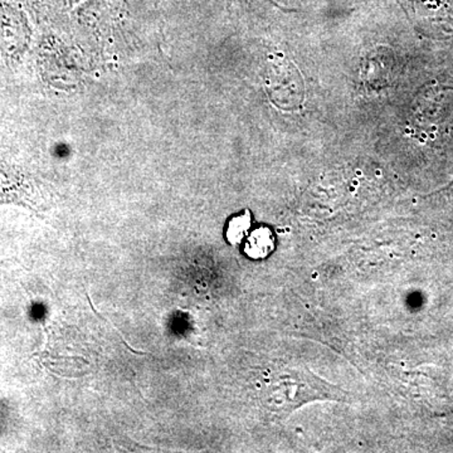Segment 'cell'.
Here are the masks:
<instances>
[{
	"label": "cell",
	"mask_w": 453,
	"mask_h": 453,
	"mask_svg": "<svg viewBox=\"0 0 453 453\" xmlns=\"http://www.w3.org/2000/svg\"><path fill=\"white\" fill-rule=\"evenodd\" d=\"M344 393L305 371L281 372L271 381L266 392L267 407L280 416H290L294 411L315 401L342 399Z\"/></svg>",
	"instance_id": "cell-1"
},
{
	"label": "cell",
	"mask_w": 453,
	"mask_h": 453,
	"mask_svg": "<svg viewBox=\"0 0 453 453\" xmlns=\"http://www.w3.org/2000/svg\"><path fill=\"white\" fill-rule=\"evenodd\" d=\"M273 250V235L268 229H257L253 232L247 243L246 252L250 257H266Z\"/></svg>",
	"instance_id": "cell-2"
},
{
	"label": "cell",
	"mask_w": 453,
	"mask_h": 453,
	"mask_svg": "<svg viewBox=\"0 0 453 453\" xmlns=\"http://www.w3.org/2000/svg\"><path fill=\"white\" fill-rule=\"evenodd\" d=\"M249 226L250 216L237 217V219H232L229 223L228 231H226L229 242L234 244L240 242L247 229H249Z\"/></svg>",
	"instance_id": "cell-3"
}]
</instances>
